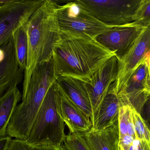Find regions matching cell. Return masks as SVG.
Masks as SVG:
<instances>
[{
	"label": "cell",
	"instance_id": "52a82bcc",
	"mask_svg": "<svg viewBox=\"0 0 150 150\" xmlns=\"http://www.w3.org/2000/svg\"><path fill=\"white\" fill-rule=\"evenodd\" d=\"M44 0H14L0 6V48L12 38L13 32L26 23Z\"/></svg>",
	"mask_w": 150,
	"mask_h": 150
},
{
	"label": "cell",
	"instance_id": "e0dca14e",
	"mask_svg": "<svg viewBox=\"0 0 150 150\" xmlns=\"http://www.w3.org/2000/svg\"><path fill=\"white\" fill-rule=\"evenodd\" d=\"M22 98V93L17 87L9 89L0 97V138L7 135V128Z\"/></svg>",
	"mask_w": 150,
	"mask_h": 150
},
{
	"label": "cell",
	"instance_id": "cb8c5ba5",
	"mask_svg": "<svg viewBox=\"0 0 150 150\" xmlns=\"http://www.w3.org/2000/svg\"><path fill=\"white\" fill-rule=\"evenodd\" d=\"M145 93L146 95H150V62L149 65L147 78H146V84H145Z\"/></svg>",
	"mask_w": 150,
	"mask_h": 150
},
{
	"label": "cell",
	"instance_id": "4316f807",
	"mask_svg": "<svg viewBox=\"0 0 150 150\" xmlns=\"http://www.w3.org/2000/svg\"><path fill=\"white\" fill-rule=\"evenodd\" d=\"M60 150H66V149H65V147H64L63 144H62L60 146Z\"/></svg>",
	"mask_w": 150,
	"mask_h": 150
},
{
	"label": "cell",
	"instance_id": "2e32d148",
	"mask_svg": "<svg viewBox=\"0 0 150 150\" xmlns=\"http://www.w3.org/2000/svg\"><path fill=\"white\" fill-rule=\"evenodd\" d=\"M82 134L89 150H119L118 122L101 130L92 128Z\"/></svg>",
	"mask_w": 150,
	"mask_h": 150
},
{
	"label": "cell",
	"instance_id": "44dd1931",
	"mask_svg": "<svg viewBox=\"0 0 150 150\" xmlns=\"http://www.w3.org/2000/svg\"><path fill=\"white\" fill-rule=\"evenodd\" d=\"M134 22L146 26L150 23V0H142L134 16Z\"/></svg>",
	"mask_w": 150,
	"mask_h": 150
},
{
	"label": "cell",
	"instance_id": "603a6c76",
	"mask_svg": "<svg viewBox=\"0 0 150 150\" xmlns=\"http://www.w3.org/2000/svg\"><path fill=\"white\" fill-rule=\"evenodd\" d=\"M12 138L8 135L0 138V150H7L11 142L12 141Z\"/></svg>",
	"mask_w": 150,
	"mask_h": 150
},
{
	"label": "cell",
	"instance_id": "9a60e30c",
	"mask_svg": "<svg viewBox=\"0 0 150 150\" xmlns=\"http://www.w3.org/2000/svg\"><path fill=\"white\" fill-rule=\"evenodd\" d=\"M121 105L115 90V82L111 85L98 113L92 123L96 130L105 129L118 122L119 109Z\"/></svg>",
	"mask_w": 150,
	"mask_h": 150
},
{
	"label": "cell",
	"instance_id": "5b68a950",
	"mask_svg": "<svg viewBox=\"0 0 150 150\" xmlns=\"http://www.w3.org/2000/svg\"><path fill=\"white\" fill-rule=\"evenodd\" d=\"M57 18L61 33L83 38L95 40L112 26L100 22L76 1L59 3Z\"/></svg>",
	"mask_w": 150,
	"mask_h": 150
},
{
	"label": "cell",
	"instance_id": "7c38bea8",
	"mask_svg": "<svg viewBox=\"0 0 150 150\" xmlns=\"http://www.w3.org/2000/svg\"><path fill=\"white\" fill-rule=\"evenodd\" d=\"M60 92L58 112L69 133L84 134L90 131L92 128L90 118L60 91Z\"/></svg>",
	"mask_w": 150,
	"mask_h": 150
},
{
	"label": "cell",
	"instance_id": "8992f818",
	"mask_svg": "<svg viewBox=\"0 0 150 150\" xmlns=\"http://www.w3.org/2000/svg\"><path fill=\"white\" fill-rule=\"evenodd\" d=\"M76 1L103 23L116 26L134 22L142 0Z\"/></svg>",
	"mask_w": 150,
	"mask_h": 150
},
{
	"label": "cell",
	"instance_id": "83f0119b",
	"mask_svg": "<svg viewBox=\"0 0 150 150\" xmlns=\"http://www.w3.org/2000/svg\"><path fill=\"white\" fill-rule=\"evenodd\" d=\"M139 150H146V149H145L144 148H141V149H139Z\"/></svg>",
	"mask_w": 150,
	"mask_h": 150
},
{
	"label": "cell",
	"instance_id": "4fadbf2b",
	"mask_svg": "<svg viewBox=\"0 0 150 150\" xmlns=\"http://www.w3.org/2000/svg\"><path fill=\"white\" fill-rule=\"evenodd\" d=\"M56 83L61 92L91 119V107L84 82L73 77L63 76L58 77Z\"/></svg>",
	"mask_w": 150,
	"mask_h": 150
},
{
	"label": "cell",
	"instance_id": "ba28073f",
	"mask_svg": "<svg viewBox=\"0 0 150 150\" xmlns=\"http://www.w3.org/2000/svg\"><path fill=\"white\" fill-rule=\"evenodd\" d=\"M119 60L115 55L108 60L90 79L84 82L92 109V124L111 85L116 81L118 73Z\"/></svg>",
	"mask_w": 150,
	"mask_h": 150
},
{
	"label": "cell",
	"instance_id": "484cf974",
	"mask_svg": "<svg viewBox=\"0 0 150 150\" xmlns=\"http://www.w3.org/2000/svg\"><path fill=\"white\" fill-rule=\"evenodd\" d=\"M14 0H0V6H3L12 2Z\"/></svg>",
	"mask_w": 150,
	"mask_h": 150
},
{
	"label": "cell",
	"instance_id": "277c9868",
	"mask_svg": "<svg viewBox=\"0 0 150 150\" xmlns=\"http://www.w3.org/2000/svg\"><path fill=\"white\" fill-rule=\"evenodd\" d=\"M60 90L56 82L48 90L26 141L33 144L60 147L66 135L65 123L58 112Z\"/></svg>",
	"mask_w": 150,
	"mask_h": 150
},
{
	"label": "cell",
	"instance_id": "7a4b0ae2",
	"mask_svg": "<svg viewBox=\"0 0 150 150\" xmlns=\"http://www.w3.org/2000/svg\"><path fill=\"white\" fill-rule=\"evenodd\" d=\"M58 2L46 0L27 23V62L24 72L22 100L25 97L32 75L38 64L50 61L61 33L57 18Z\"/></svg>",
	"mask_w": 150,
	"mask_h": 150
},
{
	"label": "cell",
	"instance_id": "d6986e66",
	"mask_svg": "<svg viewBox=\"0 0 150 150\" xmlns=\"http://www.w3.org/2000/svg\"><path fill=\"white\" fill-rule=\"evenodd\" d=\"M7 150H60V146L37 145L30 143L26 140L14 139Z\"/></svg>",
	"mask_w": 150,
	"mask_h": 150
},
{
	"label": "cell",
	"instance_id": "30bf717a",
	"mask_svg": "<svg viewBox=\"0 0 150 150\" xmlns=\"http://www.w3.org/2000/svg\"><path fill=\"white\" fill-rule=\"evenodd\" d=\"M145 27L136 22L112 26L95 40L104 47L114 53L120 60L127 53Z\"/></svg>",
	"mask_w": 150,
	"mask_h": 150
},
{
	"label": "cell",
	"instance_id": "ac0fdd59",
	"mask_svg": "<svg viewBox=\"0 0 150 150\" xmlns=\"http://www.w3.org/2000/svg\"><path fill=\"white\" fill-rule=\"evenodd\" d=\"M27 23L18 27L12 34L16 58L19 68L24 71L26 68L28 50Z\"/></svg>",
	"mask_w": 150,
	"mask_h": 150
},
{
	"label": "cell",
	"instance_id": "6da1fadb",
	"mask_svg": "<svg viewBox=\"0 0 150 150\" xmlns=\"http://www.w3.org/2000/svg\"><path fill=\"white\" fill-rule=\"evenodd\" d=\"M115 55L96 40L61 33L52 59L54 74L56 78L69 77L86 82Z\"/></svg>",
	"mask_w": 150,
	"mask_h": 150
},
{
	"label": "cell",
	"instance_id": "d4e9b609",
	"mask_svg": "<svg viewBox=\"0 0 150 150\" xmlns=\"http://www.w3.org/2000/svg\"><path fill=\"white\" fill-rule=\"evenodd\" d=\"M142 141L139 139H134L132 142V145L136 147H139L142 144Z\"/></svg>",
	"mask_w": 150,
	"mask_h": 150
},
{
	"label": "cell",
	"instance_id": "ffe728a7",
	"mask_svg": "<svg viewBox=\"0 0 150 150\" xmlns=\"http://www.w3.org/2000/svg\"><path fill=\"white\" fill-rule=\"evenodd\" d=\"M63 145L67 150H89L81 133H69L66 135Z\"/></svg>",
	"mask_w": 150,
	"mask_h": 150
},
{
	"label": "cell",
	"instance_id": "9c48e42d",
	"mask_svg": "<svg viewBox=\"0 0 150 150\" xmlns=\"http://www.w3.org/2000/svg\"><path fill=\"white\" fill-rule=\"evenodd\" d=\"M150 55V23L146 26L127 53L119 60L118 76L115 82L116 94L125 87L133 73Z\"/></svg>",
	"mask_w": 150,
	"mask_h": 150
},
{
	"label": "cell",
	"instance_id": "3957f363",
	"mask_svg": "<svg viewBox=\"0 0 150 150\" xmlns=\"http://www.w3.org/2000/svg\"><path fill=\"white\" fill-rule=\"evenodd\" d=\"M56 79L52 60L36 67L25 97L18 105L7 128V135L14 139H28L44 99Z\"/></svg>",
	"mask_w": 150,
	"mask_h": 150
},
{
	"label": "cell",
	"instance_id": "7402d4cb",
	"mask_svg": "<svg viewBox=\"0 0 150 150\" xmlns=\"http://www.w3.org/2000/svg\"><path fill=\"white\" fill-rule=\"evenodd\" d=\"M133 122L135 127L137 135L138 136L139 139L144 140V141H149V132L146 127L145 122L142 119L141 116L136 112H133L132 114Z\"/></svg>",
	"mask_w": 150,
	"mask_h": 150
},
{
	"label": "cell",
	"instance_id": "8fae6325",
	"mask_svg": "<svg viewBox=\"0 0 150 150\" xmlns=\"http://www.w3.org/2000/svg\"><path fill=\"white\" fill-rule=\"evenodd\" d=\"M24 72L18 63L12 38L0 48V97L17 87L23 79Z\"/></svg>",
	"mask_w": 150,
	"mask_h": 150
},
{
	"label": "cell",
	"instance_id": "5bb4252c",
	"mask_svg": "<svg viewBox=\"0 0 150 150\" xmlns=\"http://www.w3.org/2000/svg\"><path fill=\"white\" fill-rule=\"evenodd\" d=\"M150 62V55L134 71L125 87L117 95L121 105H127L131 99L147 97L145 93L146 78Z\"/></svg>",
	"mask_w": 150,
	"mask_h": 150
}]
</instances>
